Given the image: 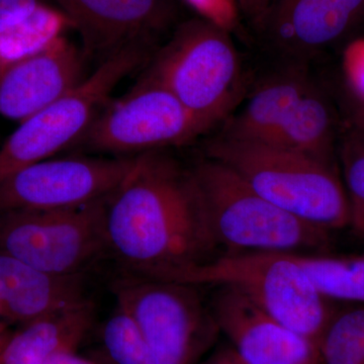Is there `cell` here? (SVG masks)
<instances>
[{
    "label": "cell",
    "mask_w": 364,
    "mask_h": 364,
    "mask_svg": "<svg viewBox=\"0 0 364 364\" xmlns=\"http://www.w3.org/2000/svg\"><path fill=\"white\" fill-rule=\"evenodd\" d=\"M364 14V0H277L261 32L296 62L338 41Z\"/></svg>",
    "instance_id": "5bb4252c"
},
{
    "label": "cell",
    "mask_w": 364,
    "mask_h": 364,
    "mask_svg": "<svg viewBox=\"0 0 364 364\" xmlns=\"http://www.w3.org/2000/svg\"><path fill=\"white\" fill-rule=\"evenodd\" d=\"M208 131L171 91L146 74L130 92L105 105L76 145L139 155L183 145Z\"/></svg>",
    "instance_id": "9c48e42d"
},
{
    "label": "cell",
    "mask_w": 364,
    "mask_h": 364,
    "mask_svg": "<svg viewBox=\"0 0 364 364\" xmlns=\"http://www.w3.org/2000/svg\"><path fill=\"white\" fill-rule=\"evenodd\" d=\"M146 74L171 91L208 130L226 119L243 86L231 33L202 18L179 25Z\"/></svg>",
    "instance_id": "5b68a950"
},
{
    "label": "cell",
    "mask_w": 364,
    "mask_h": 364,
    "mask_svg": "<svg viewBox=\"0 0 364 364\" xmlns=\"http://www.w3.org/2000/svg\"><path fill=\"white\" fill-rule=\"evenodd\" d=\"M198 364H242L240 360L235 355L231 347L223 348L221 350L215 352L210 358L205 359L203 363Z\"/></svg>",
    "instance_id": "f1b7e54d"
},
{
    "label": "cell",
    "mask_w": 364,
    "mask_h": 364,
    "mask_svg": "<svg viewBox=\"0 0 364 364\" xmlns=\"http://www.w3.org/2000/svg\"><path fill=\"white\" fill-rule=\"evenodd\" d=\"M207 157L233 170L258 195L303 221L329 233L349 227L348 198L331 163L222 136L208 144Z\"/></svg>",
    "instance_id": "3957f363"
},
{
    "label": "cell",
    "mask_w": 364,
    "mask_h": 364,
    "mask_svg": "<svg viewBox=\"0 0 364 364\" xmlns=\"http://www.w3.org/2000/svg\"><path fill=\"white\" fill-rule=\"evenodd\" d=\"M100 340L112 364H157L140 328L121 306L102 325Z\"/></svg>",
    "instance_id": "7402d4cb"
},
{
    "label": "cell",
    "mask_w": 364,
    "mask_h": 364,
    "mask_svg": "<svg viewBox=\"0 0 364 364\" xmlns=\"http://www.w3.org/2000/svg\"><path fill=\"white\" fill-rule=\"evenodd\" d=\"M105 236L129 273L147 277L212 259L215 249L188 170L156 151L136 155L107 198Z\"/></svg>",
    "instance_id": "6da1fadb"
},
{
    "label": "cell",
    "mask_w": 364,
    "mask_h": 364,
    "mask_svg": "<svg viewBox=\"0 0 364 364\" xmlns=\"http://www.w3.org/2000/svg\"><path fill=\"white\" fill-rule=\"evenodd\" d=\"M90 301L85 273L42 272L0 253V317L23 325Z\"/></svg>",
    "instance_id": "9a60e30c"
},
{
    "label": "cell",
    "mask_w": 364,
    "mask_h": 364,
    "mask_svg": "<svg viewBox=\"0 0 364 364\" xmlns=\"http://www.w3.org/2000/svg\"><path fill=\"white\" fill-rule=\"evenodd\" d=\"M85 57L63 35L0 74V114L23 122L85 80Z\"/></svg>",
    "instance_id": "4fadbf2b"
},
{
    "label": "cell",
    "mask_w": 364,
    "mask_h": 364,
    "mask_svg": "<svg viewBox=\"0 0 364 364\" xmlns=\"http://www.w3.org/2000/svg\"><path fill=\"white\" fill-rule=\"evenodd\" d=\"M70 23L54 6H42L16 25L0 33V74L9 66L35 54L63 35Z\"/></svg>",
    "instance_id": "ffe728a7"
},
{
    "label": "cell",
    "mask_w": 364,
    "mask_h": 364,
    "mask_svg": "<svg viewBox=\"0 0 364 364\" xmlns=\"http://www.w3.org/2000/svg\"><path fill=\"white\" fill-rule=\"evenodd\" d=\"M82 41L85 59L109 58L131 45L152 44L176 18L171 0H56Z\"/></svg>",
    "instance_id": "8fae6325"
},
{
    "label": "cell",
    "mask_w": 364,
    "mask_h": 364,
    "mask_svg": "<svg viewBox=\"0 0 364 364\" xmlns=\"http://www.w3.org/2000/svg\"><path fill=\"white\" fill-rule=\"evenodd\" d=\"M336 121L328 98L315 85L259 143L294 151L334 164Z\"/></svg>",
    "instance_id": "ac0fdd59"
},
{
    "label": "cell",
    "mask_w": 364,
    "mask_h": 364,
    "mask_svg": "<svg viewBox=\"0 0 364 364\" xmlns=\"http://www.w3.org/2000/svg\"><path fill=\"white\" fill-rule=\"evenodd\" d=\"M203 20L228 33L236 32L240 26L241 13L236 0H186Z\"/></svg>",
    "instance_id": "cb8c5ba5"
},
{
    "label": "cell",
    "mask_w": 364,
    "mask_h": 364,
    "mask_svg": "<svg viewBox=\"0 0 364 364\" xmlns=\"http://www.w3.org/2000/svg\"><path fill=\"white\" fill-rule=\"evenodd\" d=\"M188 174L215 248L310 254L329 245L331 233L268 202L222 163L207 157Z\"/></svg>",
    "instance_id": "7a4b0ae2"
},
{
    "label": "cell",
    "mask_w": 364,
    "mask_h": 364,
    "mask_svg": "<svg viewBox=\"0 0 364 364\" xmlns=\"http://www.w3.org/2000/svg\"><path fill=\"white\" fill-rule=\"evenodd\" d=\"M152 279L233 287L289 329L317 345L334 301L318 293L293 253H228Z\"/></svg>",
    "instance_id": "277c9868"
},
{
    "label": "cell",
    "mask_w": 364,
    "mask_h": 364,
    "mask_svg": "<svg viewBox=\"0 0 364 364\" xmlns=\"http://www.w3.org/2000/svg\"><path fill=\"white\" fill-rule=\"evenodd\" d=\"M293 254L326 299L364 305V253L351 256Z\"/></svg>",
    "instance_id": "d6986e66"
},
{
    "label": "cell",
    "mask_w": 364,
    "mask_h": 364,
    "mask_svg": "<svg viewBox=\"0 0 364 364\" xmlns=\"http://www.w3.org/2000/svg\"><path fill=\"white\" fill-rule=\"evenodd\" d=\"M195 287L132 273L112 287L117 306L139 326L157 364H198L221 334Z\"/></svg>",
    "instance_id": "52a82bcc"
},
{
    "label": "cell",
    "mask_w": 364,
    "mask_h": 364,
    "mask_svg": "<svg viewBox=\"0 0 364 364\" xmlns=\"http://www.w3.org/2000/svg\"><path fill=\"white\" fill-rule=\"evenodd\" d=\"M4 322H6V321L0 317V350H1L2 346H4L9 335H11V333L7 331L6 326L4 324Z\"/></svg>",
    "instance_id": "f546056e"
},
{
    "label": "cell",
    "mask_w": 364,
    "mask_h": 364,
    "mask_svg": "<svg viewBox=\"0 0 364 364\" xmlns=\"http://www.w3.org/2000/svg\"><path fill=\"white\" fill-rule=\"evenodd\" d=\"M136 157L49 158L35 163L0 183V215L81 207L109 198Z\"/></svg>",
    "instance_id": "30bf717a"
},
{
    "label": "cell",
    "mask_w": 364,
    "mask_h": 364,
    "mask_svg": "<svg viewBox=\"0 0 364 364\" xmlns=\"http://www.w3.org/2000/svg\"><path fill=\"white\" fill-rule=\"evenodd\" d=\"M42 6H57L56 0H0V33L30 16Z\"/></svg>",
    "instance_id": "484cf974"
},
{
    "label": "cell",
    "mask_w": 364,
    "mask_h": 364,
    "mask_svg": "<svg viewBox=\"0 0 364 364\" xmlns=\"http://www.w3.org/2000/svg\"><path fill=\"white\" fill-rule=\"evenodd\" d=\"M107 202L1 214L0 253L53 274L85 273L107 251Z\"/></svg>",
    "instance_id": "ba28073f"
},
{
    "label": "cell",
    "mask_w": 364,
    "mask_h": 364,
    "mask_svg": "<svg viewBox=\"0 0 364 364\" xmlns=\"http://www.w3.org/2000/svg\"><path fill=\"white\" fill-rule=\"evenodd\" d=\"M342 65L351 90L364 105V38L353 41L347 46Z\"/></svg>",
    "instance_id": "d4e9b609"
},
{
    "label": "cell",
    "mask_w": 364,
    "mask_h": 364,
    "mask_svg": "<svg viewBox=\"0 0 364 364\" xmlns=\"http://www.w3.org/2000/svg\"><path fill=\"white\" fill-rule=\"evenodd\" d=\"M95 318L88 301L21 325L0 350V364H47L65 352L77 351Z\"/></svg>",
    "instance_id": "e0dca14e"
},
{
    "label": "cell",
    "mask_w": 364,
    "mask_h": 364,
    "mask_svg": "<svg viewBox=\"0 0 364 364\" xmlns=\"http://www.w3.org/2000/svg\"><path fill=\"white\" fill-rule=\"evenodd\" d=\"M210 308L242 364H318L317 345L233 287L218 286Z\"/></svg>",
    "instance_id": "7c38bea8"
},
{
    "label": "cell",
    "mask_w": 364,
    "mask_h": 364,
    "mask_svg": "<svg viewBox=\"0 0 364 364\" xmlns=\"http://www.w3.org/2000/svg\"><path fill=\"white\" fill-rule=\"evenodd\" d=\"M314 83L303 62H294L268 76L254 90L240 112L226 119L219 136L261 142L287 117Z\"/></svg>",
    "instance_id": "2e32d148"
},
{
    "label": "cell",
    "mask_w": 364,
    "mask_h": 364,
    "mask_svg": "<svg viewBox=\"0 0 364 364\" xmlns=\"http://www.w3.org/2000/svg\"><path fill=\"white\" fill-rule=\"evenodd\" d=\"M47 364H112L105 359L85 358L79 355L77 351L65 352L55 356Z\"/></svg>",
    "instance_id": "83f0119b"
},
{
    "label": "cell",
    "mask_w": 364,
    "mask_h": 364,
    "mask_svg": "<svg viewBox=\"0 0 364 364\" xmlns=\"http://www.w3.org/2000/svg\"><path fill=\"white\" fill-rule=\"evenodd\" d=\"M342 173L348 198L349 227L364 240V130L352 128L345 134L340 151Z\"/></svg>",
    "instance_id": "603a6c76"
},
{
    "label": "cell",
    "mask_w": 364,
    "mask_h": 364,
    "mask_svg": "<svg viewBox=\"0 0 364 364\" xmlns=\"http://www.w3.org/2000/svg\"><path fill=\"white\" fill-rule=\"evenodd\" d=\"M317 348L318 364H364V305L336 308Z\"/></svg>",
    "instance_id": "44dd1931"
},
{
    "label": "cell",
    "mask_w": 364,
    "mask_h": 364,
    "mask_svg": "<svg viewBox=\"0 0 364 364\" xmlns=\"http://www.w3.org/2000/svg\"><path fill=\"white\" fill-rule=\"evenodd\" d=\"M150 46L132 45L102 61L82 82L42 111L21 122L0 148V183L16 172L76 145L111 93L142 65Z\"/></svg>",
    "instance_id": "8992f818"
},
{
    "label": "cell",
    "mask_w": 364,
    "mask_h": 364,
    "mask_svg": "<svg viewBox=\"0 0 364 364\" xmlns=\"http://www.w3.org/2000/svg\"><path fill=\"white\" fill-rule=\"evenodd\" d=\"M241 16L254 28L262 31L273 4L277 0H236Z\"/></svg>",
    "instance_id": "4316f807"
},
{
    "label": "cell",
    "mask_w": 364,
    "mask_h": 364,
    "mask_svg": "<svg viewBox=\"0 0 364 364\" xmlns=\"http://www.w3.org/2000/svg\"><path fill=\"white\" fill-rule=\"evenodd\" d=\"M358 126L363 128L364 130V105H363V109H361L360 119H359Z\"/></svg>",
    "instance_id": "4dcf8cb0"
}]
</instances>
